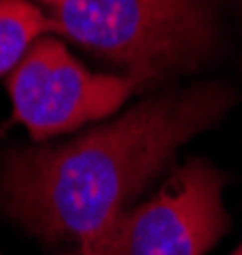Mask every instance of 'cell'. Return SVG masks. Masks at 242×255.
<instances>
[{
    "instance_id": "1",
    "label": "cell",
    "mask_w": 242,
    "mask_h": 255,
    "mask_svg": "<svg viewBox=\"0 0 242 255\" xmlns=\"http://www.w3.org/2000/svg\"><path fill=\"white\" fill-rule=\"evenodd\" d=\"M232 102L222 84H196L133 105L67 143L15 151L0 174V202L61 255H92L179 148Z\"/></svg>"
},
{
    "instance_id": "2",
    "label": "cell",
    "mask_w": 242,
    "mask_h": 255,
    "mask_svg": "<svg viewBox=\"0 0 242 255\" xmlns=\"http://www.w3.org/2000/svg\"><path fill=\"white\" fill-rule=\"evenodd\" d=\"M219 0H59L51 18L64 38L145 87L199 61L214 36Z\"/></svg>"
},
{
    "instance_id": "3",
    "label": "cell",
    "mask_w": 242,
    "mask_h": 255,
    "mask_svg": "<svg viewBox=\"0 0 242 255\" xmlns=\"http://www.w3.org/2000/svg\"><path fill=\"white\" fill-rule=\"evenodd\" d=\"M5 87L13 105L10 123H20L36 143L113 118L140 90L125 74L90 72L59 36L38 38L5 77Z\"/></svg>"
},
{
    "instance_id": "4",
    "label": "cell",
    "mask_w": 242,
    "mask_h": 255,
    "mask_svg": "<svg viewBox=\"0 0 242 255\" xmlns=\"http://www.w3.org/2000/svg\"><path fill=\"white\" fill-rule=\"evenodd\" d=\"M225 176L191 158L148 202L130 207L92 255H207L232 225Z\"/></svg>"
},
{
    "instance_id": "5",
    "label": "cell",
    "mask_w": 242,
    "mask_h": 255,
    "mask_svg": "<svg viewBox=\"0 0 242 255\" xmlns=\"http://www.w3.org/2000/svg\"><path fill=\"white\" fill-rule=\"evenodd\" d=\"M59 23L28 0H0V77H8L28 49L43 36H54Z\"/></svg>"
},
{
    "instance_id": "6",
    "label": "cell",
    "mask_w": 242,
    "mask_h": 255,
    "mask_svg": "<svg viewBox=\"0 0 242 255\" xmlns=\"http://www.w3.org/2000/svg\"><path fill=\"white\" fill-rule=\"evenodd\" d=\"M28 3H31V0H28ZM38 3H46V5H49V8H51V5H54V3H59V0H38Z\"/></svg>"
},
{
    "instance_id": "7",
    "label": "cell",
    "mask_w": 242,
    "mask_h": 255,
    "mask_svg": "<svg viewBox=\"0 0 242 255\" xmlns=\"http://www.w3.org/2000/svg\"><path fill=\"white\" fill-rule=\"evenodd\" d=\"M230 255H242V243H240V245H237V248H235V250H232Z\"/></svg>"
},
{
    "instance_id": "8",
    "label": "cell",
    "mask_w": 242,
    "mask_h": 255,
    "mask_svg": "<svg viewBox=\"0 0 242 255\" xmlns=\"http://www.w3.org/2000/svg\"><path fill=\"white\" fill-rule=\"evenodd\" d=\"M0 255H3V253H0Z\"/></svg>"
},
{
    "instance_id": "9",
    "label": "cell",
    "mask_w": 242,
    "mask_h": 255,
    "mask_svg": "<svg viewBox=\"0 0 242 255\" xmlns=\"http://www.w3.org/2000/svg\"><path fill=\"white\" fill-rule=\"evenodd\" d=\"M240 8H242V5H240Z\"/></svg>"
}]
</instances>
